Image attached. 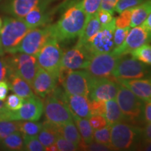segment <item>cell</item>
Returning a JSON list of instances; mask_svg holds the SVG:
<instances>
[{
  "instance_id": "obj_15",
  "label": "cell",
  "mask_w": 151,
  "mask_h": 151,
  "mask_svg": "<svg viewBox=\"0 0 151 151\" xmlns=\"http://www.w3.org/2000/svg\"><path fill=\"white\" fill-rule=\"evenodd\" d=\"M151 43V32L146 29L142 24L130 29L124 43L118 48H114L113 51L117 55L120 57L130 54L143 45Z\"/></svg>"
},
{
  "instance_id": "obj_12",
  "label": "cell",
  "mask_w": 151,
  "mask_h": 151,
  "mask_svg": "<svg viewBox=\"0 0 151 151\" xmlns=\"http://www.w3.org/2000/svg\"><path fill=\"white\" fill-rule=\"evenodd\" d=\"M92 56L84 45L76 44L73 48L63 52L61 71L86 69Z\"/></svg>"
},
{
  "instance_id": "obj_40",
  "label": "cell",
  "mask_w": 151,
  "mask_h": 151,
  "mask_svg": "<svg viewBox=\"0 0 151 151\" xmlns=\"http://www.w3.org/2000/svg\"><path fill=\"white\" fill-rule=\"evenodd\" d=\"M144 1L146 0H119L115 9V11L120 14L124 10L135 8Z\"/></svg>"
},
{
  "instance_id": "obj_28",
  "label": "cell",
  "mask_w": 151,
  "mask_h": 151,
  "mask_svg": "<svg viewBox=\"0 0 151 151\" xmlns=\"http://www.w3.org/2000/svg\"><path fill=\"white\" fill-rule=\"evenodd\" d=\"M1 150L9 151H20L24 149V139L19 131H16L6 137L0 143Z\"/></svg>"
},
{
  "instance_id": "obj_1",
  "label": "cell",
  "mask_w": 151,
  "mask_h": 151,
  "mask_svg": "<svg viewBox=\"0 0 151 151\" xmlns=\"http://www.w3.org/2000/svg\"><path fill=\"white\" fill-rule=\"evenodd\" d=\"M88 16L82 0H71L65 6L59 20L51 24L52 37L58 41H66L78 37L86 25Z\"/></svg>"
},
{
  "instance_id": "obj_8",
  "label": "cell",
  "mask_w": 151,
  "mask_h": 151,
  "mask_svg": "<svg viewBox=\"0 0 151 151\" xmlns=\"http://www.w3.org/2000/svg\"><path fill=\"white\" fill-rule=\"evenodd\" d=\"M91 78L86 70L61 71L58 81L67 93L88 97Z\"/></svg>"
},
{
  "instance_id": "obj_4",
  "label": "cell",
  "mask_w": 151,
  "mask_h": 151,
  "mask_svg": "<svg viewBox=\"0 0 151 151\" xmlns=\"http://www.w3.org/2000/svg\"><path fill=\"white\" fill-rule=\"evenodd\" d=\"M116 100L123 113L125 121L141 127L145 124L143 110L145 101L122 85L120 84Z\"/></svg>"
},
{
  "instance_id": "obj_11",
  "label": "cell",
  "mask_w": 151,
  "mask_h": 151,
  "mask_svg": "<svg viewBox=\"0 0 151 151\" xmlns=\"http://www.w3.org/2000/svg\"><path fill=\"white\" fill-rule=\"evenodd\" d=\"M116 29L115 18L111 23L101 27L99 31L88 40L84 46L92 55L113 51L114 49L113 35Z\"/></svg>"
},
{
  "instance_id": "obj_7",
  "label": "cell",
  "mask_w": 151,
  "mask_h": 151,
  "mask_svg": "<svg viewBox=\"0 0 151 151\" xmlns=\"http://www.w3.org/2000/svg\"><path fill=\"white\" fill-rule=\"evenodd\" d=\"M113 78L135 79L151 76V66L135 59L130 54L120 56L113 69Z\"/></svg>"
},
{
  "instance_id": "obj_56",
  "label": "cell",
  "mask_w": 151,
  "mask_h": 151,
  "mask_svg": "<svg viewBox=\"0 0 151 151\" xmlns=\"http://www.w3.org/2000/svg\"><path fill=\"white\" fill-rule=\"evenodd\" d=\"M2 24H3V21L2 20H1V18H0V29H1V27H2Z\"/></svg>"
},
{
  "instance_id": "obj_27",
  "label": "cell",
  "mask_w": 151,
  "mask_h": 151,
  "mask_svg": "<svg viewBox=\"0 0 151 151\" xmlns=\"http://www.w3.org/2000/svg\"><path fill=\"white\" fill-rule=\"evenodd\" d=\"M151 13V0H146L133 9L130 27L141 25Z\"/></svg>"
},
{
  "instance_id": "obj_55",
  "label": "cell",
  "mask_w": 151,
  "mask_h": 151,
  "mask_svg": "<svg viewBox=\"0 0 151 151\" xmlns=\"http://www.w3.org/2000/svg\"><path fill=\"white\" fill-rule=\"evenodd\" d=\"M5 109L4 102V101L0 100V109Z\"/></svg>"
},
{
  "instance_id": "obj_18",
  "label": "cell",
  "mask_w": 151,
  "mask_h": 151,
  "mask_svg": "<svg viewBox=\"0 0 151 151\" xmlns=\"http://www.w3.org/2000/svg\"><path fill=\"white\" fill-rule=\"evenodd\" d=\"M54 0H43L23 18L28 25L32 29L48 25L52 20L53 11L50 9Z\"/></svg>"
},
{
  "instance_id": "obj_45",
  "label": "cell",
  "mask_w": 151,
  "mask_h": 151,
  "mask_svg": "<svg viewBox=\"0 0 151 151\" xmlns=\"http://www.w3.org/2000/svg\"><path fill=\"white\" fill-rule=\"evenodd\" d=\"M118 1L119 0H101L100 9L109 11V13L113 14Z\"/></svg>"
},
{
  "instance_id": "obj_30",
  "label": "cell",
  "mask_w": 151,
  "mask_h": 151,
  "mask_svg": "<svg viewBox=\"0 0 151 151\" xmlns=\"http://www.w3.org/2000/svg\"><path fill=\"white\" fill-rule=\"evenodd\" d=\"M42 123L31 120H20L18 131L21 133L22 137H37L38 134L42 128Z\"/></svg>"
},
{
  "instance_id": "obj_38",
  "label": "cell",
  "mask_w": 151,
  "mask_h": 151,
  "mask_svg": "<svg viewBox=\"0 0 151 151\" xmlns=\"http://www.w3.org/2000/svg\"><path fill=\"white\" fill-rule=\"evenodd\" d=\"M55 144L58 146L59 151H76L80 150L78 146L68 141L61 135L58 137Z\"/></svg>"
},
{
  "instance_id": "obj_35",
  "label": "cell",
  "mask_w": 151,
  "mask_h": 151,
  "mask_svg": "<svg viewBox=\"0 0 151 151\" xmlns=\"http://www.w3.org/2000/svg\"><path fill=\"white\" fill-rule=\"evenodd\" d=\"M5 100V108L9 111H15L18 110L22 106L24 99L19 97L16 94H12L6 97Z\"/></svg>"
},
{
  "instance_id": "obj_26",
  "label": "cell",
  "mask_w": 151,
  "mask_h": 151,
  "mask_svg": "<svg viewBox=\"0 0 151 151\" xmlns=\"http://www.w3.org/2000/svg\"><path fill=\"white\" fill-rule=\"evenodd\" d=\"M72 115L73 120L77 128H78L81 137V140H82L81 145L88 144V143L92 142L93 141L94 129L90 125L88 119L81 118V117L76 116L74 114Z\"/></svg>"
},
{
  "instance_id": "obj_47",
  "label": "cell",
  "mask_w": 151,
  "mask_h": 151,
  "mask_svg": "<svg viewBox=\"0 0 151 151\" xmlns=\"http://www.w3.org/2000/svg\"><path fill=\"white\" fill-rule=\"evenodd\" d=\"M143 119H144L145 124L151 122V99L145 101Z\"/></svg>"
},
{
  "instance_id": "obj_2",
  "label": "cell",
  "mask_w": 151,
  "mask_h": 151,
  "mask_svg": "<svg viewBox=\"0 0 151 151\" xmlns=\"http://www.w3.org/2000/svg\"><path fill=\"white\" fill-rule=\"evenodd\" d=\"M142 141V128L127 122L111 125V143L113 150H137Z\"/></svg>"
},
{
  "instance_id": "obj_37",
  "label": "cell",
  "mask_w": 151,
  "mask_h": 151,
  "mask_svg": "<svg viewBox=\"0 0 151 151\" xmlns=\"http://www.w3.org/2000/svg\"><path fill=\"white\" fill-rule=\"evenodd\" d=\"M101 0H82V5L88 17L96 14L100 9Z\"/></svg>"
},
{
  "instance_id": "obj_39",
  "label": "cell",
  "mask_w": 151,
  "mask_h": 151,
  "mask_svg": "<svg viewBox=\"0 0 151 151\" xmlns=\"http://www.w3.org/2000/svg\"><path fill=\"white\" fill-rule=\"evenodd\" d=\"M129 30L130 27L124 28H116L114 31V35H113L114 48H118L124 43Z\"/></svg>"
},
{
  "instance_id": "obj_33",
  "label": "cell",
  "mask_w": 151,
  "mask_h": 151,
  "mask_svg": "<svg viewBox=\"0 0 151 151\" xmlns=\"http://www.w3.org/2000/svg\"><path fill=\"white\" fill-rule=\"evenodd\" d=\"M93 141L97 143L110 145L111 143V125L108 124L106 127L99 129L94 130ZM111 146V145H110Z\"/></svg>"
},
{
  "instance_id": "obj_54",
  "label": "cell",
  "mask_w": 151,
  "mask_h": 151,
  "mask_svg": "<svg viewBox=\"0 0 151 151\" xmlns=\"http://www.w3.org/2000/svg\"><path fill=\"white\" fill-rule=\"evenodd\" d=\"M4 52L2 45H1V39H0V57L4 56Z\"/></svg>"
},
{
  "instance_id": "obj_10",
  "label": "cell",
  "mask_w": 151,
  "mask_h": 151,
  "mask_svg": "<svg viewBox=\"0 0 151 151\" xmlns=\"http://www.w3.org/2000/svg\"><path fill=\"white\" fill-rule=\"evenodd\" d=\"M43 112L46 120L57 125L73 120L72 113L67 104L52 93L47 96L43 102Z\"/></svg>"
},
{
  "instance_id": "obj_44",
  "label": "cell",
  "mask_w": 151,
  "mask_h": 151,
  "mask_svg": "<svg viewBox=\"0 0 151 151\" xmlns=\"http://www.w3.org/2000/svg\"><path fill=\"white\" fill-rule=\"evenodd\" d=\"M97 14L101 27H104V26L111 23L113 20V19L115 18L113 17L112 14L109 13V11L102 10V9H99Z\"/></svg>"
},
{
  "instance_id": "obj_23",
  "label": "cell",
  "mask_w": 151,
  "mask_h": 151,
  "mask_svg": "<svg viewBox=\"0 0 151 151\" xmlns=\"http://www.w3.org/2000/svg\"><path fill=\"white\" fill-rule=\"evenodd\" d=\"M42 124V128L37 137L43 146L46 148L55 143L58 137L60 135L59 125L52 123L48 120L44 121Z\"/></svg>"
},
{
  "instance_id": "obj_3",
  "label": "cell",
  "mask_w": 151,
  "mask_h": 151,
  "mask_svg": "<svg viewBox=\"0 0 151 151\" xmlns=\"http://www.w3.org/2000/svg\"><path fill=\"white\" fill-rule=\"evenodd\" d=\"M32 28L26 23L23 18L4 17L0 29V39L4 53L14 54L23 38Z\"/></svg>"
},
{
  "instance_id": "obj_53",
  "label": "cell",
  "mask_w": 151,
  "mask_h": 151,
  "mask_svg": "<svg viewBox=\"0 0 151 151\" xmlns=\"http://www.w3.org/2000/svg\"><path fill=\"white\" fill-rule=\"evenodd\" d=\"M46 150H47V151H58V146H57V145L55 144V143H52V144L50 145V146L46 147Z\"/></svg>"
},
{
  "instance_id": "obj_34",
  "label": "cell",
  "mask_w": 151,
  "mask_h": 151,
  "mask_svg": "<svg viewBox=\"0 0 151 151\" xmlns=\"http://www.w3.org/2000/svg\"><path fill=\"white\" fill-rule=\"evenodd\" d=\"M24 139V149L27 151H44L46 148L38 139L37 137H26Z\"/></svg>"
},
{
  "instance_id": "obj_24",
  "label": "cell",
  "mask_w": 151,
  "mask_h": 151,
  "mask_svg": "<svg viewBox=\"0 0 151 151\" xmlns=\"http://www.w3.org/2000/svg\"><path fill=\"white\" fill-rule=\"evenodd\" d=\"M101 28V26L97 14L88 17L86 25H85L82 32L79 35L78 40L77 41L76 44H86L89 39H91L95 34H97Z\"/></svg>"
},
{
  "instance_id": "obj_50",
  "label": "cell",
  "mask_w": 151,
  "mask_h": 151,
  "mask_svg": "<svg viewBox=\"0 0 151 151\" xmlns=\"http://www.w3.org/2000/svg\"><path fill=\"white\" fill-rule=\"evenodd\" d=\"M137 150L151 151V140L141 141V142L140 143V144L139 145Z\"/></svg>"
},
{
  "instance_id": "obj_42",
  "label": "cell",
  "mask_w": 151,
  "mask_h": 151,
  "mask_svg": "<svg viewBox=\"0 0 151 151\" xmlns=\"http://www.w3.org/2000/svg\"><path fill=\"white\" fill-rule=\"evenodd\" d=\"M90 108L91 116L101 115L104 116L105 101H97V100H90Z\"/></svg>"
},
{
  "instance_id": "obj_5",
  "label": "cell",
  "mask_w": 151,
  "mask_h": 151,
  "mask_svg": "<svg viewBox=\"0 0 151 151\" xmlns=\"http://www.w3.org/2000/svg\"><path fill=\"white\" fill-rule=\"evenodd\" d=\"M9 68L8 77L10 75H17L21 77L31 85L37 72L39 66L35 55L16 52L5 56Z\"/></svg>"
},
{
  "instance_id": "obj_19",
  "label": "cell",
  "mask_w": 151,
  "mask_h": 151,
  "mask_svg": "<svg viewBox=\"0 0 151 151\" xmlns=\"http://www.w3.org/2000/svg\"><path fill=\"white\" fill-rule=\"evenodd\" d=\"M58 79L39 67L32 83V88L36 95L46 98L57 88Z\"/></svg>"
},
{
  "instance_id": "obj_14",
  "label": "cell",
  "mask_w": 151,
  "mask_h": 151,
  "mask_svg": "<svg viewBox=\"0 0 151 151\" xmlns=\"http://www.w3.org/2000/svg\"><path fill=\"white\" fill-rule=\"evenodd\" d=\"M119 58L112 51L94 55L85 70L92 77H111Z\"/></svg>"
},
{
  "instance_id": "obj_17",
  "label": "cell",
  "mask_w": 151,
  "mask_h": 151,
  "mask_svg": "<svg viewBox=\"0 0 151 151\" xmlns=\"http://www.w3.org/2000/svg\"><path fill=\"white\" fill-rule=\"evenodd\" d=\"M43 113V102L37 95L24 99L22 106L18 110L10 111L9 120L38 121Z\"/></svg>"
},
{
  "instance_id": "obj_41",
  "label": "cell",
  "mask_w": 151,
  "mask_h": 151,
  "mask_svg": "<svg viewBox=\"0 0 151 151\" xmlns=\"http://www.w3.org/2000/svg\"><path fill=\"white\" fill-rule=\"evenodd\" d=\"M80 150H90V151H111L113 150L110 145H106L103 143H97L96 141L88 143V144L81 145L79 147Z\"/></svg>"
},
{
  "instance_id": "obj_32",
  "label": "cell",
  "mask_w": 151,
  "mask_h": 151,
  "mask_svg": "<svg viewBox=\"0 0 151 151\" xmlns=\"http://www.w3.org/2000/svg\"><path fill=\"white\" fill-rule=\"evenodd\" d=\"M19 120H0V143L13 132L18 131Z\"/></svg>"
},
{
  "instance_id": "obj_49",
  "label": "cell",
  "mask_w": 151,
  "mask_h": 151,
  "mask_svg": "<svg viewBox=\"0 0 151 151\" xmlns=\"http://www.w3.org/2000/svg\"><path fill=\"white\" fill-rule=\"evenodd\" d=\"M142 140H151V122L146 124L142 128Z\"/></svg>"
},
{
  "instance_id": "obj_21",
  "label": "cell",
  "mask_w": 151,
  "mask_h": 151,
  "mask_svg": "<svg viewBox=\"0 0 151 151\" xmlns=\"http://www.w3.org/2000/svg\"><path fill=\"white\" fill-rule=\"evenodd\" d=\"M115 80L131 90L143 101L151 99V76L135 79L115 78Z\"/></svg>"
},
{
  "instance_id": "obj_43",
  "label": "cell",
  "mask_w": 151,
  "mask_h": 151,
  "mask_svg": "<svg viewBox=\"0 0 151 151\" xmlns=\"http://www.w3.org/2000/svg\"><path fill=\"white\" fill-rule=\"evenodd\" d=\"M90 125L94 130L99 129L101 128L108 125L109 123L107 122L106 119L104 116L101 115H96V116H91L88 119Z\"/></svg>"
},
{
  "instance_id": "obj_31",
  "label": "cell",
  "mask_w": 151,
  "mask_h": 151,
  "mask_svg": "<svg viewBox=\"0 0 151 151\" xmlns=\"http://www.w3.org/2000/svg\"><path fill=\"white\" fill-rule=\"evenodd\" d=\"M130 55L145 65L151 66V45L150 43H146L132 50Z\"/></svg>"
},
{
  "instance_id": "obj_9",
  "label": "cell",
  "mask_w": 151,
  "mask_h": 151,
  "mask_svg": "<svg viewBox=\"0 0 151 151\" xmlns=\"http://www.w3.org/2000/svg\"><path fill=\"white\" fill-rule=\"evenodd\" d=\"M51 37H52L51 24L32 29L20 42L17 48V52H23L36 56Z\"/></svg>"
},
{
  "instance_id": "obj_25",
  "label": "cell",
  "mask_w": 151,
  "mask_h": 151,
  "mask_svg": "<svg viewBox=\"0 0 151 151\" xmlns=\"http://www.w3.org/2000/svg\"><path fill=\"white\" fill-rule=\"evenodd\" d=\"M105 118L109 124H112L120 122H126L123 113L117 103L116 98L105 101Z\"/></svg>"
},
{
  "instance_id": "obj_13",
  "label": "cell",
  "mask_w": 151,
  "mask_h": 151,
  "mask_svg": "<svg viewBox=\"0 0 151 151\" xmlns=\"http://www.w3.org/2000/svg\"><path fill=\"white\" fill-rule=\"evenodd\" d=\"M112 77V76H111ZM120 84L113 78L92 77L90 80L88 98L90 100L108 101L115 99L118 93Z\"/></svg>"
},
{
  "instance_id": "obj_16",
  "label": "cell",
  "mask_w": 151,
  "mask_h": 151,
  "mask_svg": "<svg viewBox=\"0 0 151 151\" xmlns=\"http://www.w3.org/2000/svg\"><path fill=\"white\" fill-rule=\"evenodd\" d=\"M52 94L65 103L72 114L86 119H89L91 116L90 108V101L87 96L71 94L57 88Z\"/></svg>"
},
{
  "instance_id": "obj_48",
  "label": "cell",
  "mask_w": 151,
  "mask_h": 151,
  "mask_svg": "<svg viewBox=\"0 0 151 151\" xmlns=\"http://www.w3.org/2000/svg\"><path fill=\"white\" fill-rule=\"evenodd\" d=\"M9 86L6 81H0V100L4 101L7 97Z\"/></svg>"
},
{
  "instance_id": "obj_52",
  "label": "cell",
  "mask_w": 151,
  "mask_h": 151,
  "mask_svg": "<svg viewBox=\"0 0 151 151\" xmlns=\"http://www.w3.org/2000/svg\"><path fill=\"white\" fill-rule=\"evenodd\" d=\"M141 24H142L146 29H148V31L151 32V13L148 15V16L147 17L146 20H144V22H143Z\"/></svg>"
},
{
  "instance_id": "obj_22",
  "label": "cell",
  "mask_w": 151,
  "mask_h": 151,
  "mask_svg": "<svg viewBox=\"0 0 151 151\" xmlns=\"http://www.w3.org/2000/svg\"><path fill=\"white\" fill-rule=\"evenodd\" d=\"M9 90L19 97L27 99L36 95L29 83L17 75H10L7 78Z\"/></svg>"
},
{
  "instance_id": "obj_6",
  "label": "cell",
  "mask_w": 151,
  "mask_h": 151,
  "mask_svg": "<svg viewBox=\"0 0 151 151\" xmlns=\"http://www.w3.org/2000/svg\"><path fill=\"white\" fill-rule=\"evenodd\" d=\"M63 50L55 38L51 37L36 55L39 67L59 80Z\"/></svg>"
},
{
  "instance_id": "obj_20",
  "label": "cell",
  "mask_w": 151,
  "mask_h": 151,
  "mask_svg": "<svg viewBox=\"0 0 151 151\" xmlns=\"http://www.w3.org/2000/svg\"><path fill=\"white\" fill-rule=\"evenodd\" d=\"M43 0H5L1 6L4 13L14 18H23Z\"/></svg>"
},
{
  "instance_id": "obj_46",
  "label": "cell",
  "mask_w": 151,
  "mask_h": 151,
  "mask_svg": "<svg viewBox=\"0 0 151 151\" xmlns=\"http://www.w3.org/2000/svg\"><path fill=\"white\" fill-rule=\"evenodd\" d=\"M9 68L5 57H0V81H6L8 78Z\"/></svg>"
},
{
  "instance_id": "obj_51",
  "label": "cell",
  "mask_w": 151,
  "mask_h": 151,
  "mask_svg": "<svg viewBox=\"0 0 151 151\" xmlns=\"http://www.w3.org/2000/svg\"><path fill=\"white\" fill-rule=\"evenodd\" d=\"M10 116V111L6 109H0V120H9Z\"/></svg>"
},
{
  "instance_id": "obj_29",
  "label": "cell",
  "mask_w": 151,
  "mask_h": 151,
  "mask_svg": "<svg viewBox=\"0 0 151 151\" xmlns=\"http://www.w3.org/2000/svg\"><path fill=\"white\" fill-rule=\"evenodd\" d=\"M59 132L60 135L67 139L68 141H71V143H74L78 147L80 146L82 140H81L78 128L73 120L59 126Z\"/></svg>"
},
{
  "instance_id": "obj_36",
  "label": "cell",
  "mask_w": 151,
  "mask_h": 151,
  "mask_svg": "<svg viewBox=\"0 0 151 151\" xmlns=\"http://www.w3.org/2000/svg\"><path fill=\"white\" fill-rule=\"evenodd\" d=\"M133 9L124 10L120 14V16L115 18L116 28H124L130 27L132 14Z\"/></svg>"
}]
</instances>
